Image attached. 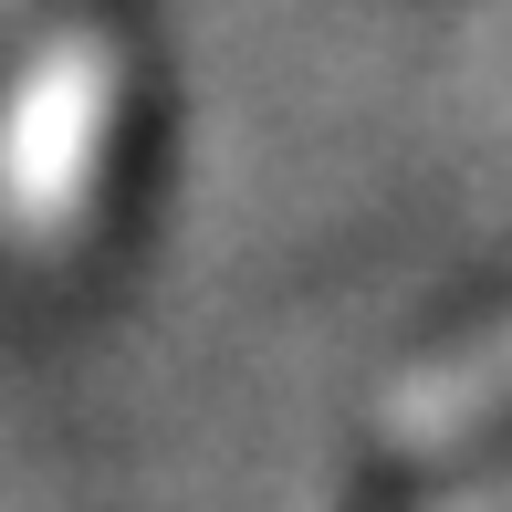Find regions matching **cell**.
I'll return each instance as SVG.
<instances>
[{
    "mask_svg": "<svg viewBox=\"0 0 512 512\" xmlns=\"http://www.w3.org/2000/svg\"><path fill=\"white\" fill-rule=\"evenodd\" d=\"M105 136H115V53L95 32H63L0 115V230L63 241L105 178Z\"/></svg>",
    "mask_w": 512,
    "mask_h": 512,
    "instance_id": "6da1fadb",
    "label": "cell"
},
{
    "mask_svg": "<svg viewBox=\"0 0 512 512\" xmlns=\"http://www.w3.org/2000/svg\"><path fill=\"white\" fill-rule=\"evenodd\" d=\"M502 398H512V324H492L471 356H450L408 398V418H418V429H460V418H481V408H502Z\"/></svg>",
    "mask_w": 512,
    "mask_h": 512,
    "instance_id": "7a4b0ae2",
    "label": "cell"
},
{
    "mask_svg": "<svg viewBox=\"0 0 512 512\" xmlns=\"http://www.w3.org/2000/svg\"><path fill=\"white\" fill-rule=\"evenodd\" d=\"M471 512H512V481H502V492H481V502H471Z\"/></svg>",
    "mask_w": 512,
    "mask_h": 512,
    "instance_id": "3957f363",
    "label": "cell"
}]
</instances>
